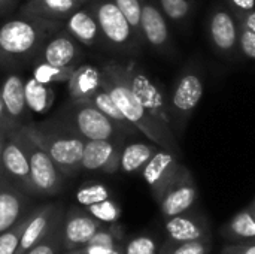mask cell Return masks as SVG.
Returning a JSON list of instances; mask_svg holds the SVG:
<instances>
[{
  "label": "cell",
  "mask_w": 255,
  "mask_h": 254,
  "mask_svg": "<svg viewBox=\"0 0 255 254\" xmlns=\"http://www.w3.org/2000/svg\"><path fill=\"white\" fill-rule=\"evenodd\" d=\"M24 136H25V147L30 162V180H31L33 195L36 196L57 195L61 190L63 180L66 177L61 174V171L57 168L54 160L42 147L33 142L25 133Z\"/></svg>",
  "instance_id": "8"
},
{
  "label": "cell",
  "mask_w": 255,
  "mask_h": 254,
  "mask_svg": "<svg viewBox=\"0 0 255 254\" xmlns=\"http://www.w3.org/2000/svg\"><path fill=\"white\" fill-rule=\"evenodd\" d=\"M63 246V219L49 231V234L25 254H60Z\"/></svg>",
  "instance_id": "32"
},
{
  "label": "cell",
  "mask_w": 255,
  "mask_h": 254,
  "mask_svg": "<svg viewBox=\"0 0 255 254\" xmlns=\"http://www.w3.org/2000/svg\"><path fill=\"white\" fill-rule=\"evenodd\" d=\"M203 96V81L200 75L193 72H184L176 81L169 102V112L172 129L176 133H182L194 109L200 103Z\"/></svg>",
  "instance_id": "7"
},
{
  "label": "cell",
  "mask_w": 255,
  "mask_h": 254,
  "mask_svg": "<svg viewBox=\"0 0 255 254\" xmlns=\"http://www.w3.org/2000/svg\"><path fill=\"white\" fill-rule=\"evenodd\" d=\"M21 129L33 142H36L49 154L64 177H75L79 171H82L81 162L85 148V139H82L79 135L75 132H51L34 124L21 126Z\"/></svg>",
  "instance_id": "3"
},
{
  "label": "cell",
  "mask_w": 255,
  "mask_h": 254,
  "mask_svg": "<svg viewBox=\"0 0 255 254\" xmlns=\"http://www.w3.org/2000/svg\"><path fill=\"white\" fill-rule=\"evenodd\" d=\"M158 145L148 142H133L126 145L121 150L120 159V171L124 174H139L145 168V165L151 160V157L157 153Z\"/></svg>",
  "instance_id": "25"
},
{
  "label": "cell",
  "mask_w": 255,
  "mask_h": 254,
  "mask_svg": "<svg viewBox=\"0 0 255 254\" xmlns=\"http://www.w3.org/2000/svg\"><path fill=\"white\" fill-rule=\"evenodd\" d=\"M24 90H25V102L28 111L36 114H43L48 112L54 105L55 91L51 84L39 82L37 79L30 76L25 79Z\"/></svg>",
  "instance_id": "26"
},
{
  "label": "cell",
  "mask_w": 255,
  "mask_h": 254,
  "mask_svg": "<svg viewBox=\"0 0 255 254\" xmlns=\"http://www.w3.org/2000/svg\"><path fill=\"white\" fill-rule=\"evenodd\" d=\"M63 217L64 208L60 204H46L31 210L16 254H25L36 244H39Z\"/></svg>",
  "instance_id": "15"
},
{
  "label": "cell",
  "mask_w": 255,
  "mask_h": 254,
  "mask_svg": "<svg viewBox=\"0 0 255 254\" xmlns=\"http://www.w3.org/2000/svg\"><path fill=\"white\" fill-rule=\"evenodd\" d=\"M25 79L18 73H7L0 82V94L6 117L13 129L22 126L24 118L27 117L28 108L25 102Z\"/></svg>",
  "instance_id": "20"
},
{
  "label": "cell",
  "mask_w": 255,
  "mask_h": 254,
  "mask_svg": "<svg viewBox=\"0 0 255 254\" xmlns=\"http://www.w3.org/2000/svg\"><path fill=\"white\" fill-rule=\"evenodd\" d=\"M227 3L236 18H241L255 9V0H227Z\"/></svg>",
  "instance_id": "41"
},
{
  "label": "cell",
  "mask_w": 255,
  "mask_h": 254,
  "mask_svg": "<svg viewBox=\"0 0 255 254\" xmlns=\"http://www.w3.org/2000/svg\"><path fill=\"white\" fill-rule=\"evenodd\" d=\"M72 102L90 100L102 88V69L93 64H79L67 81Z\"/></svg>",
  "instance_id": "23"
},
{
  "label": "cell",
  "mask_w": 255,
  "mask_h": 254,
  "mask_svg": "<svg viewBox=\"0 0 255 254\" xmlns=\"http://www.w3.org/2000/svg\"><path fill=\"white\" fill-rule=\"evenodd\" d=\"M105 223L94 219L85 208L72 207L63 217V246L66 252L76 250L88 244Z\"/></svg>",
  "instance_id": "16"
},
{
  "label": "cell",
  "mask_w": 255,
  "mask_h": 254,
  "mask_svg": "<svg viewBox=\"0 0 255 254\" xmlns=\"http://www.w3.org/2000/svg\"><path fill=\"white\" fill-rule=\"evenodd\" d=\"M88 1H91V0H88Z\"/></svg>",
  "instance_id": "47"
},
{
  "label": "cell",
  "mask_w": 255,
  "mask_h": 254,
  "mask_svg": "<svg viewBox=\"0 0 255 254\" xmlns=\"http://www.w3.org/2000/svg\"><path fill=\"white\" fill-rule=\"evenodd\" d=\"M63 27L61 21L22 15L0 25V64L6 67L34 61L45 42Z\"/></svg>",
  "instance_id": "2"
},
{
  "label": "cell",
  "mask_w": 255,
  "mask_h": 254,
  "mask_svg": "<svg viewBox=\"0 0 255 254\" xmlns=\"http://www.w3.org/2000/svg\"><path fill=\"white\" fill-rule=\"evenodd\" d=\"M30 211V195L0 177V234L18 225Z\"/></svg>",
  "instance_id": "19"
},
{
  "label": "cell",
  "mask_w": 255,
  "mask_h": 254,
  "mask_svg": "<svg viewBox=\"0 0 255 254\" xmlns=\"http://www.w3.org/2000/svg\"><path fill=\"white\" fill-rule=\"evenodd\" d=\"M212 241H188L176 243L164 240L160 246L158 254H211Z\"/></svg>",
  "instance_id": "30"
},
{
  "label": "cell",
  "mask_w": 255,
  "mask_h": 254,
  "mask_svg": "<svg viewBox=\"0 0 255 254\" xmlns=\"http://www.w3.org/2000/svg\"><path fill=\"white\" fill-rule=\"evenodd\" d=\"M121 67L130 88L137 96V99L145 106V109L158 121L172 127L169 102L161 85L152 81V78L143 69H140L134 61L121 63Z\"/></svg>",
  "instance_id": "5"
},
{
  "label": "cell",
  "mask_w": 255,
  "mask_h": 254,
  "mask_svg": "<svg viewBox=\"0 0 255 254\" xmlns=\"http://www.w3.org/2000/svg\"><path fill=\"white\" fill-rule=\"evenodd\" d=\"M81 45L82 43L78 42L63 25L45 42L34 58V63H48L58 67H76L84 57Z\"/></svg>",
  "instance_id": "12"
},
{
  "label": "cell",
  "mask_w": 255,
  "mask_h": 254,
  "mask_svg": "<svg viewBox=\"0 0 255 254\" xmlns=\"http://www.w3.org/2000/svg\"><path fill=\"white\" fill-rule=\"evenodd\" d=\"M73 70L75 67H58L48 63H34L31 76L43 84H58V82H67Z\"/></svg>",
  "instance_id": "29"
},
{
  "label": "cell",
  "mask_w": 255,
  "mask_h": 254,
  "mask_svg": "<svg viewBox=\"0 0 255 254\" xmlns=\"http://www.w3.org/2000/svg\"><path fill=\"white\" fill-rule=\"evenodd\" d=\"M124 16L128 19L130 25L136 31V34L142 39L140 33V16H142V0H114ZM143 40V39H142Z\"/></svg>",
  "instance_id": "37"
},
{
  "label": "cell",
  "mask_w": 255,
  "mask_h": 254,
  "mask_svg": "<svg viewBox=\"0 0 255 254\" xmlns=\"http://www.w3.org/2000/svg\"><path fill=\"white\" fill-rule=\"evenodd\" d=\"M221 254H255V241L229 243L223 247Z\"/></svg>",
  "instance_id": "39"
},
{
  "label": "cell",
  "mask_w": 255,
  "mask_h": 254,
  "mask_svg": "<svg viewBox=\"0 0 255 254\" xmlns=\"http://www.w3.org/2000/svg\"><path fill=\"white\" fill-rule=\"evenodd\" d=\"M140 33L143 42L157 52L170 54L173 51L167 18L155 0H142Z\"/></svg>",
  "instance_id": "13"
},
{
  "label": "cell",
  "mask_w": 255,
  "mask_h": 254,
  "mask_svg": "<svg viewBox=\"0 0 255 254\" xmlns=\"http://www.w3.org/2000/svg\"><path fill=\"white\" fill-rule=\"evenodd\" d=\"M102 87L111 94L128 123H131L139 132H142L151 142H154L160 148H166L181 157V148L175 138L173 129L158 121L145 109V106L130 88L124 76L121 63L108 61L106 64H103Z\"/></svg>",
  "instance_id": "1"
},
{
  "label": "cell",
  "mask_w": 255,
  "mask_h": 254,
  "mask_svg": "<svg viewBox=\"0 0 255 254\" xmlns=\"http://www.w3.org/2000/svg\"><path fill=\"white\" fill-rule=\"evenodd\" d=\"M208 31L211 43L220 54L233 55L238 49H241L239 21L232 9L217 6L209 16Z\"/></svg>",
  "instance_id": "14"
},
{
  "label": "cell",
  "mask_w": 255,
  "mask_h": 254,
  "mask_svg": "<svg viewBox=\"0 0 255 254\" xmlns=\"http://www.w3.org/2000/svg\"><path fill=\"white\" fill-rule=\"evenodd\" d=\"M90 102L99 109L102 111L108 118H111L124 133L133 135V132H136L137 129L127 121V118L124 117V114L121 112V109L118 108V105L114 102V99L111 97V94L102 87L99 91H96L93 94V97L90 99Z\"/></svg>",
  "instance_id": "27"
},
{
  "label": "cell",
  "mask_w": 255,
  "mask_h": 254,
  "mask_svg": "<svg viewBox=\"0 0 255 254\" xmlns=\"http://www.w3.org/2000/svg\"><path fill=\"white\" fill-rule=\"evenodd\" d=\"M31 213V211H30ZM30 213L13 228H10L9 231L0 234V254H16V250L19 247V241L25 228V223L28 220Z\"/></svg>",
  "instance_id": "36"
},
{
  "label": "cell",
  "mask_w": 255,
  "mask_h": 254,
  "mask_svg": "<svg viewBox=\"0 0 255 254\" xmlns=\"http://www.w3.org/2000/svg\"><path fill=\"white\" fill-rule=\"evenodd\" d=\"M18 0H0V16L6 15L15 4Z\"/></svg>",
  "instance_id": "44"
},
{
  "label": "cell",
  "mask_w": 255,
  "mask_h": 254,
  "mask_svg": "<svg viewBox=\"0 0 255 254\" xmlns=\"http://www.w3.org/2000/svg\"><path fill=\"white\" fill-rule=\"evenodd\" d=\"M88 7L97 19L102 45L126 54H134L139 51L143 40L136 34L114 0H91L88 1Z\"/></svg>",
  "instance_id": "4"
},
{
  "label": "cell",
  "mask_w": 255,
  "mask_h": 254,
  "mask_svg": "<svg viewBox=\"0 0 255 254\" xmlns=\"http://www.w3.org/2000/svg\"><path fill=\"white\" fill-rule=\"evenodd\" d=\"M124 243H126L124 228L117 222V223L103 225L84 247H118V246H124Z\"/></svg>",
  "instance_id": "28"
},
{
  "label": "cell",
  "mask_w": 255,
  "mask_h": 254,
  "mask_svg": "<svg viewBox=\"0 0 255 254\" xmlns=\"http://www.w3.org/2000/svg\"><path fill=\"white\" fill-rule=\"evenodd\" d=\"M238 21H239L241 25H244L245 28H248L250 31H253L255 34V9L251 10V12H248L247 15L238 18Z\"/></svg>",
  "instance_id": "43"
},
{
  "label": "cell",
  "mask_w": 255,
  "mask_h": 254,
  "mask_svg": "<svg viewBox=\"0 0 255 254\" xmlns=\"http://www.w3.org/2000/svg\"><path fill=\"white\" fill-rule=\"evenodd\" d=\"M166 240L176 243L212 241L211 225L208 219L194 210L164 219Z\"/></svg>",
  "instance_id": "17"
},
{
  "label": "cell",
  "mask_w": 255,
  "mask_h": 254,
  "mask_svg": "<svg viewBox=\"0 0 255 254\" xmlns=\"http://www.w3.org/2000/svg\"><path fill=\"white\" fill-rule=\"evenodd\" d=\"M66 254H124V246L118 247H81Z\"/></svg>",
  "instance_id": "40"
},
{
  "label": "cell",
  "mask_w": 255,
  "mask_h": 254,
  "mask_svg": "<svg viewBox=\"0 0 255 254\" xmlns=\"http://www.w3.org/2000/svg\"><path fill=\"white\" fill-rule=\"evenodd\" d=\"M1 174L7 181L22 189L27 195H33L28 153L21 127L12 130L6 136L1 154Z\"/></svg>",
  "instance_id": "9"
},
{
  "label": "cell",
  "mask_w": 255,
  "mask_h": 254,
  "mask_svg": "<svg viewBox=\"0 0 255 254\" xmlns=\"http://www.w3.org/2000/svg\"><path fill=\"white\" fill-rule=\"evenodd\" d=\"M248 207H250V208H251V210L255 213V199L251 202V204H250V205H248Z\"/></svg>",
  "instance_id": "46"
},
{
  "label": "cell",
  "mask_w": 255,
  "mask_h": 254,
  "mask_svg": "<svg viewBox=\"0 0 255 254\" xmlns=\"http://www.w3.org/2000/svg\"><path fill=\"white\" fill-rule=\"evenodd\" d=\"M85 3H88V0H27L21 6L19 13L64 21Z\"/></svg>",
  "instance_id": "22"
},
{
  "label": "cell",
  "mask_w": 255,
  "mask_h": 254,
  "mask_svg": "<svg viewBox=\"0 0 255 254\" xmlns=\"http://www.w3.org/2000/svg\"><path fill=\"white\" fill-rule=\"evenodd\" d=\"M12 130H15V129L10 126L7 117H6V112H4V108H3V102H1V94H0V132L9 135Z\"/></svg>",
  "instance_id": "42"
},
{
  "label": "cell",
  "mask_w": 255,
  "mask_h": 254,
  "mask_svg": "<svg viewBox=\"0 0 255 254\" xmlns=\"http://www.w3.org/2000/svg\"><path fill=\"white\" fill-rule=\"evenodd\" d=\"M6 136H7L6 133L0 132V177H3V174H1V154H3V145H4Z\"/></svg>",
  "instance_id": "45"
},
{
  "label": "cell",
  "mask_w": 255,
  "mask_h": 254,
  "mask_svg": "<svg viewBox=\"0 0 255 254\" xmlns=\"http://www.w3.org/2000/svg\"><path fill=\"white\" fill-rule=\"evenodd\" d=\"M64 28L82 45L85 46H96L102 45V34L97 24V19L91 9L87 6H81L76 9L70 16L63 21Z\"/></svg>",
  "instance_id": "21"
},
{
  "label": "cell",
  "mask_w": 255,
  "mask_h": 254,
  "mask_svg": "<svg viewBox=\"0 0 255 254\" xmlns=\"http://www.w3.org/2000/svg\"><path fill=\"white\" fill-rule=\"evenodd\" d=\"M160 241L152 234H139L124 243V254H158Z\"/></svg>",
  "instance_id": "33"
},
{
  "label": "cell",
  "mask_w": 255,
  "mask_h": 254,
  "mask_svg": "<svg viewBox=\"0 0 255 254\" xmlns=\"http://www.w3.org/2000/svg\"><path fill=\"white\" fill-rule=\"evenodd\" d=\"M239 45L247 57L255 60V34L241 24H239Z\"/></svg>",
  "instance_id": "38"
},
{
  "label": "cell",
  "mask_w": 255,
  "mask_h": 254,
  "mask_svg": "<svg viewBox=\"0 0 255 254\" xmlns=\"http://www.w3.org/2000/svg\"><path fill=\"white\" fill-rule=\"evenodd\" d=\"M182 163L179 162V157L166 148H158L151 160L145 165L140 174L143 181L149 187V192L155 202L161 199V196L179 172Z\"/></svg>",
  "instance_id": "11"
},
{
  "label": "cell",
  "mask_w": 255,
  "mask_h": 254,
  "mask_svg": "<svg viewBox=\"0 0 255 254\" xmlns=\"http://www.w3.org/2000/svg\"><path fill=\"white\" fill-rule=\"evenodd\" d=\"M166 18L176 24H187L193 13V0H158Z\"/></svg>",
  "instance_id": "31"
},
{
  "label": "cell",
  "mask_w": 255,
  "mask_h": 254,
  "mask_svg": "<svg viewBox=\"0 0 255 254\" xmlns=\"http://www.w3.org/2000/svg\"><path fill=\"white\" fill-rule=\"evenodd\" d=\"M111 198V190L100 183H93V184H87L82 186L78 192H76V201L81 207H90L94 205L97 202L106 201Z\"/></svg>",
  "instance_id": "35"
},
{
  "label": "cell",
  "mask_w": 255,
  "mask_h": 254,
  "mask_svg": "<svg viewBox=\"0 0 255 254\" xmlns=\"http://www.w3.org/2000/svg\"><path fill=\"white\" fill-rule=\"evenodd\" d=\"M85 210L94 217L97 219L99 222L105 223V225H109V223H117L120 219H121V207L114 201V199H106V201H102V202H97L94 205H90V207H85Z\"/></svg>",
  "instance_id": "34"
},
{
  "label": "cell",
  "mask_w": 255,
  "mask_h": 254,
  "mask_svg": "<svg viewBox=\"0 0 255 254\" xmlns=\"http://www.w3.org/2000/svg\"><path fill=\"white\" fill-rule=\"evenodd\" d=\"M254 241H255V240H254Z\"/></svg>",
  "instance_id": "48"
},
{
  "label": "cell",
  "mask_w": 255,
  "mask_h": 254,
  "mask_svg": "<svg viewBox=\"0 0 255 254\" xmlns=\"http://www.w3.org/2000/svg\"><path fill=\"white\" fill-rule=\"evenodd\" d=\"M199 198L196 181L187 166H181L172 184L157 202L163 219L187 213L194 208Z\"/></svg>",
  "instance_id": "10"
},
{
  "label": "cell",
  "mask_w": 255,
  "mask_h": 254,
  "mask_svg": "<svg viewBox=\"0 0 255 254\" xmlns=\"http://www.w3.org/2000/svg\"><path fill=\"white\" fill-rule=\"evenodd\" d=\"M221 235L229 243H245L255 240V213L247 207L235 214L221 229Z\"/></svg>",
  "instance_id": "24"
},
{
  "label": "cell",
  "mask_w": 255,
  "mask_h": 254,
  "mask_svg": "<svg viewBox=\"0 0 255 254\" xmlns=\"http://www.w3.org/2000/svg\"><path fill=\"white\" fill-rule=\"evenodd\" d=\"M67 123L70 124L72 132L85 141L118 139L120 135L124 133L90 100L72 102V106L67 109Z\"/></svg>",
  "instance_id": "6"
},
{
  "label": "cell",
  "mask_w": 255,
  "mask_h": 254,
  "mask_svg": "<svg viewBox=\"0 0 255 254\" xmlns=\"http://www.w3.org/2000/svg\"><path fill=\"white\" fill-rule=\"evenodd\" d=\"M121 144L118 139H93L85 141L81 169L88 172L115 174L120 171Z\"/></svg>",
  "instance_id": "18"
}]
</instances>
